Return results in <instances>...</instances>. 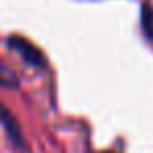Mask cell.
Returning a JSON list of instances; mask_svg holds the SVG:
<instances>
[{"label": "cell", "instance_id": "obj_1", "mask_svg": "<svg viewBox=\"0 0 153 153\" xmlns=\"http://www.w3.org/2000/svg\"><path fill=\"white\" fill-rule=\"evenodd\" d=\"M9 46H11L17 55H21V59H23L27 65H34V67H44V65H46L44 55H42L34 44H30L27 40L13 36V38H9Z\"/></svg>", "mask_w": 153, "mask_h": 153}, {"label": "cell", "instance_id": "obj_2", "mask_svg": "<svg viewBox=\"0 0 153 153\" xmlns=\"http://www.w3.org/2000/svg\"><path fill=\"white\" fill-rule=\"evenodd\" d=\"M0 124L4 126V130H7V134L11 136V140L19 147V145H23V136H21V130H19V124L15 122V117L11 115V111L7 109V107H2L0 105Z\"/></svg>", "mask_w": 153, "mask_h": 153}, {"label": "cell", "instance_id": "obj_3", "mask_svg": "<svg viewBox=\"0 0 153 153\" xmlns=\"http://www.w3.org/2000/svg\"><path fill=\"white\" fill-rule=\"evenodd\" d=\"M0 86L4 88H17L19 86V78L15 76V71L11 67H7L2 61H0Z\"/></svg>", "mask_w": 153, "mask_h": 153}]
</instances>
